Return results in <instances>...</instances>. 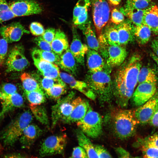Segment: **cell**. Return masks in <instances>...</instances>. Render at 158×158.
<instances>
[{
  "label": "cell",
  "mask_w": 158,
  "mask_h": 158,
  "mask_svg": "<svg viewBox=\"0 0 158 158\" xmlns=\"http://www.w3.org/2000/svg\"><path fill=\"white\" fill-rule=\"evenodd\" d=\"M149 122L152 126L158 128V102Z\"/></svg>",
  "instance_id": "f5cc1de1"
},
{
  "label": "cell",
  "mask_w": 158,
  "mask_h": 158,
  "mask_svg": "<svg viewBox=\"0 0 158 158\" xmlns=\"http://www.w3.org/2000/svg\"><path fill=\"white\" fill-rule=\"evenodd\" d=\"M75 104L70 115L64 122L66 123H77L85 116L90 107L88 102L80 97L75 98Z\"/></svg>",
  "instance_id": "d6986e66"
},
{
  "label": "cell",
  "mask_w": 158,
  "mask_h": 158,
  "mask_svg": "<svg viewBox=\"0 0 158 158\" xmlns=\"http://www.w3.org/2000/svg\"><path fill=\"white\" fill-rule=\"evenodd\" d=\"M120 45H126L132 41L134 37V27L130 23L123 21L117 27Z\"/></svg>",
  "instance_id": "4316f807"
},
{
  "label": "cell",
  "mask_w": 158,
  "mask_h": 158,
  "mask_svg": "<svg viewBox=\"0 0 158 158\" xmlns=\"http://www.w3.org/2000/svg\"><path fill=\"white\" fill-rule=\"evenodd\" d=\"M17 92V87L15 85L10 83H5L0 87V98Z\"/></svg>",
  "instance_id": "b9f144b4"
},
{
  "label": "cell",
  "mask_w": 158,
  "mask_h": 158,
  "mask_svg": "<svg viewBox=\"0 0 158 158\" xmlns=\"http://www.w3.org/2000/svg\"><path fill=\"white\" fill-rule=\"evenodd\" d=\"M76 61L69 48L60 56L58 65L69 74L75 75L77 71Z\"/></svg>",
  "instance_id": "7402d4cb"
},
{
  "label": "cell",
  "mask_w": 158,
  "mask_h": 158,
  "mask_svg": "<svg viewBox=\"0 0 158 158\" xmlns=\"http://www.w3.org/2000/svg\"><path fill=\"white\" fill-rule=\"evenodd\" d=\"M1 108L0 118H2L7 113L15 109L22 107L24 100L22 96L18 92L0 98Z\"/></svg>",
  "instance_id": "e0dca14e"
},
{
  "label": "cell",
  "mask_w": 158,
  "mask_h": 158,
  "mask_svg": "<svg viewBox=\"0 0 158 158\" xmlns=\"http://www.w3.org/2000/svg\"><path fill=\"white\" fill-rule=\"evenodd\" d=\"M29 63L25 57L22 46L17 45L11 50L6 62V71L8 72L21 71L29 66Z\"/></svg>",
  "instance_id": "9c48e42d"
},
{
  "label": "cell",
  "mask_w": 158,
  "mask_h": 158,
  "mask_svg": "<svg viewBox=\"0 0 158 158\" xmlns=\"http://www.w3.org/2000/svg\"><path fill=\"white\" fill-rule=\"evenodd\" d=\"M145 10L124 7L121 8L120 11L129 19L131 23L135 26H137L143 24V17Z\"/></svg>",
  "instance_id": "f1b7e54d"
},
{
  "label": "cell",
  "mask_w": 158,
  "mask_h": 158,
  "mask_svg": "<svg viewBox=\"0 0 158 158\" xmlns=\"http://www.w3.org/2000/svg\"><path fill=\"white\" fill-rule=\"evenodd\" d=\"M90 4V0H79L73 9V21L78 26L85 23L88 18V10Z\"/></svg>",
  "instance_id": "44dd1931"
},
{
  "label": "cell",
  "mask_w": 158,
  "mask_h": 158,
  "mask_svg": "<svg viewBox=\"0 0 158 158\" xmlns=\"http://www.w3.org/2000/svg\"><path fill=\"white\" fill-rule=\"evenodd\" d=\"M140 59L138 56L134 55L121 67L115 79V88L133 93L141 67Z\"/></svg>",
  "instance_id": "7a4b0ae2"
},
{
  "label": "cell",
  "mask_w": 158,
  "mask_h": 158,
  "mask_svg": "<svg viewBox=\"0 0 158 158\" xmlns=\"http://www.w3.org/2000/svg\"><path fill=\"white\" fill-rule=\"evenodd\" d=\"M151 47L153 53L158 57V40H153L151 42Z\"/></svg>",
  "instance_id": "db71d44e"
},
{
  "label": "cell",
  "mask_w": 158,
  "mask_h": 158,
  "mask_svg": "<svg viewBox=\"0 0 158 158\" xmlns=\"http://www.w3.org/2000/svg\"><path fill=\"white\" fill-rule=\"evenodd\" d=\"M51 45L53 51L59 56L69 48L66 35L59 29L56 30L55 37Z\"/></svg>",
  "instance_id": "d4e9b609"
},
{
  "label": "cell",
  "mask_w": 158,
  "mask_h": 158,
  "mask_svg": "<svg viewBox=\"0 0 158 158\" xmlns=\"http://www.w3.org/2000/svg\"><path fill=\"white\" fill-rule=\"evenodd\" d=\"M78 27L85 35L88 47L90 49L97 51L100 49L99 43L92 27L90 22L87 20Z\"/></svg>",
  "instance_id": "484cf974"
},
{
  "label": "cell",
  "mask_w": 158,
  "mask_h": 158,
  "mask_svg": "<svg viewBox=\"0 0 158 158\" xmlns=\"http://www.w3.org/2000/svg\"><path fill=\"white\" fill-rule=\"evenodd\" d=\"M42 133V130L38 126L30 123L24 129L19 139L22 147L30 148Z\"/></svg>",
  "instance_id": "ffe728a7"
},
{
  "label": "cell",
  "mask_w": 158,
  "mask_h": 158,
  "mask_svg": "<svg viewBox=\"0 0 158 158\" xmlns=\"http://www.w3.org/2000/svg\"><path fill=\"white\" fill-rule=\"evenodd\" d=\"M76 123L79 129L90 137L97 138L102 133V117L90 106L84 117Z\"/></svg>",
  "instance_id": "5b68a950"
},
{
  "label": "cell",
  "mask_w": 158,
  "mask_h": 158,
  "mask_svg": "<svg viewBox=\"0 0 158 158\" xmlns=\"http://www.w3.org/2000/svg\"><path fill=\"white\" fill-rule=\"evenodd\" d=\"M157 91V83H140L132 96L133 103L135 106L139 107L150 99Z\"/></svg>",
  "instance_id": "8fae6325"
},
{
  "label": "cell",
  "mask_w": 158,
  "mask_h": 158,
  "mask_svg": "<svg viewBox=\"0 0 158 158\" xmlns=\"http://www.w3.org/2000/svg\"><path fill=\"white\" fill-rule=\"evenodd\" d=\"M29 106L41 105L46 101V97L43 90L25 92Z\"/></svg>",
  "instance_id": "d6a6232c"
},
{
  "label": "cell",
  "mask_w": 158,
  "mask_h": 158,
  "mask_svg": "<svg viewBox=\"0 0 158 158\" xmlns=\"http://www.w3.org/2000/svg\"><path fill=\"white\" fill-rule=\"evenodd\" d=\"M71 157L72 158H88L84 149L80 146L73 148Z\"/></svg>",
  "instance_id": "f907efd6"
},
{
  "label": "cell",
  "mask_w": 158,
  "mask_h": 158,
  "mask_svg": "<svg viewBox=\"0 0 158 158\" xmlns=\"http://www.w3.org/2000/svg\"><path fill=\"white\" fill-rule=\"evenodd\" d=\"M34 42L43 50L53 51L51 44L44 40L41 36L37 37L34 39Z\"/></svg>",
  "instance_id": "7dc6e473"
},
{
  "label": "cell",
  "mask_w": 158,
  "mask_h": 158,
  "mask_svg": "<svg viewBox=\"0 0 158 158\" xmlns=\"http://www.w3.org/2000/svg\"><path fill=\"white\" fill-rule=\"evenodd\" d=\"M138 139L146 145L158 148V133H155L145 138Z\"/></svg>",
  "instance_id": "f6af8a7d"
},
{
  "label": "cell",
  "mask_w": 158,
  "mask_h": 158,
  "mask_svg": "<svg viewBox=\"0 0 158 158\" xmlns=\"http://www.w3.org/2000/svg\"><path fill=\"white\" fill-rule=\"evenodd\" d=\"M150 55L151 58L155 61L158 66V57L153 53H151Z\"/></svg>",
  "instance_id": "6f0895ef"
},
{
  "label": "cell",
  "mask_w": 158,
  "mask_h": 158,
  "mask_svg": "<svg viewBox=\"0 0 158 158\" xmlns=\"http://www.w3.org/2000/svg\"><path fill=\"white\" fill-rule=\"evenodd\" d=\"M68 158H72L71 157H69Z\"/></svg>",
  "instance_id": "680465c9"
},
{
  "label": "cell",
  "mask_w": 158,
  "mask_h": 158,
  "mask_svg": "<svg viewBox=\"0 0 158 158\" xmlns=\"http://www.w3.org/2000/svg\"><path fill=\"white\" fill-rule=\"evenodd\" d=\"M29 29L32 34L37 37L41 36L45 31L43 25L37 22H32L30 25Z\"/></svg>",
  "instance_id": "ee69618b"
},
{
  "label": "cell",
  "mask_w": 158,
  "mask_h": 158,
  "mask_svg": "<svg viewBox=\"0 0 158 158\" xmlns=\"http://www.w3.org/2000/svg\"><path fill=\"white\" fill-rule=\"evenodd\" d=\"M67 142L65 134L51 135L46 138L39 150L40 158L56 154L63 155Z\"/></svg>",
  "instance_id": "52a82bcc"
},
{
  "label": "cell",
  "mask_w": 158,
  "mask_h": 158,
  "mask_svg": "<svg viewBox=\"0 0 158 158\" xmlns=\"http://www.w3.org/2000/svg\"><path fill=\"white\" fill-rule=\"evenodd\" d=\"M158 102V91H157L150 99L135 111V116L138 124L149 122Z\"/></svg>",
  "instance_id": "9a60e30c"
},
{
  "label": "cell",
  "mask_w": 158,
  "mask_h": 158,
  "mask_svg": "<svg viewBox=\"0 0 158 158\" xmlns=\"http://www.w3.org/2000/svg\"><path fill=\"white\" fill-rule=\"evenodd\" d=\"M124 16L120 11L114 8L111 11L110 20L113 23L118 25L124 21Z\"/></svg>",
  "instance_id": "7bdbcfd3"
},
{
  "label": "cell",
  "mask_w": 158,
  "mask_h": 158,
  "mask_svg": "<svg viewBox=\"0 0 158 158\" xmlns=\"http://www.w3.org/2000/svg\"><path fill=\"white\" fill-rule=\"evenodd\" d=\"M76 135L80 146L85 151L88 158H99L94 145L90 139L79 129L76 131Z\"/></svg>",
  "instance_id": "83f0119b"
},
{
  "label": "cell",
  "mask_w": 158,
  "mask_h": 158,
  "mask_svg": "<svg viewBox=\"0 0 158 158\" xmlns=\"http://www.w3.org/2000/svg\"><path fill=\"white\" fill-rule=\"evenodd\" d=\"M93 21L97 33L101 34L110 18V8L107 0H90Z\"/></svg>",
  "instance_id": "ba28073f"
},
{
  "label": "cell",
  "mask_w": 158,
  "mask_h": 158,
  "mask_svg": "<svg viewBox=\"0 0 158 158\" xmlns=\"http://www.w3.org/2000/svg\"><path fill=\"white\" fill-rule=\"evenodd\" d=\"M15 16H22L41 13L43 8L35 0H15L9 4Z\"/></svg>",
  "instance_id": "30bf717a"
},
{
  "label": "cell",
  "mask_w": 158,
  "mask_h": 158,
  "mask_svg": "<svg viewBox=\"0 0 158 158\" xmlns=\"http://www.w3.org/2000/svg\"><path fill=\"white\" fill-rule=\"evenodd\" d=\"M143 24L147 26L155 34L158 35V7L152 6L144 13Z\"/></svg>",
  "instance_id": "cb8c5ba5"
},
{
  "label": "cell",
  "mask_w": 158,
  "mask_h": 158,
  "mask_svg": "<svg viewBox=\"0 0 158 158\" xmlns=\"http://www.w3.org/2000/svg\"><path fill=\"white\" fill-rule=\"evenodd\" d=\"M103 43L105 48L103 51L106 60L107 64L111 67H115L120 65L125 61L127 53L125 48L120 45L115 46L108 44L106 47L107 42L105 40Z\"/></svg>",
  "instance_id": "4fadbf2b"
},
{
  "label": "cell",
  "mask_w": 158,
  "mask_h": 158,
  "mask_svg": "<svg viewBox=\"0 0 158 158\" xmlns=\"http://www.w3.org/2000/svg\"><path fill=\"white\" fill-rule=\"evenodd\" d=\"M157 77L152 69L146 67L140 68L138 78L139 84L143 83H157Z\"/></svg>",
  "instance_id": "1f68e13d"
},
{
  "label": "cell",
  "mask_w": 158,
  "mask_h": 158,
  "mask_svg": "<svg viewBox=\"0 0 158 158\" xmlns=\"http://www.w3.org/2000/svg\"><path fill=\"white\" fill-rule=\"evenodd\" d=\"M20 78L25 92L43 90L37 80L29 73H22Z\"/></svg>",
  "instance_id": "4dcf8cb0"
},
{
  "label": "cell",
  "mask_w": 158,
  "mask_h": 158,
  "mask_svg": "<svg viewBox=\"0 0 158 158\" xmlns=\"http://www.w3.org/2000/svg\"><path fill=\"white\" fill-rule=\"evenodd\" d=\"M108 43L110 45L119 46V36L117 27L109 26L105 31L104 35Z\"/></svg>",
  "instance_id": "d590c367"
},
{
  "label": "cell",
  "mask_w": 158,
  "mask_h": 158,
  "mask_svg": "<svg viewBox=\"0 0 158 158\" xmlns=\"http://www.w3.org/2000/svg\"><path fill=\"white\" fill-rule=\"evenodd\" d=\"M115 151L117 154V158H141L133 156L129 152L120 147L115 148Z\"/></svg>",
  "instance_id": "816d5d0a"
},
{
  "label": "cell",
  "mask_w": 158,
  "mask_h": 158,
  "mask_svg": "<svg viewBox=\"0 0 158 158\" xmlns=\"http://www.w3.org/2000/svg\"><path fill=\"white\" fill-rule=\"evenodd\" d=\"M34 50L41 58L58 66L60 56L54 51H44L37 49Z\"/></svg>",
  "instance_id": "f35d334b"
},
{
  "label": "cell",
  "mask_w": 158,
  "mask_h": 158,
  "mask_svg": "<svg viewBox=\"0 0 158 158\" xmlns=\"http://www.w3.org/2000/svg\"><path fill=\"white\" fill-rule=\"evenodd\" d=\"M134 146L140 150L143 158H158V148L146 145L138 139Z\"/></svg>",
  "instance_id": "836d02e7"
},
{
  "label": "cell",
  "mask_w": 158,
  "mask_h": 158,
  "mask_svg": "<svg viewBox=\"0 0 158 158\" xmlns=\"http://www.w3.org/2000/svg\"><path fill=\"white\" fill-rule=\"evenodd\" d=\"M86 83L97 96L101 102H108L113 96V87L111 77L103 70L90 72L86 78Z\"/></svg>",
  "instance_id": "3957f363"
},
{
  "label": "cell",
  "mask_w": 158,
  "mask_h": 158,
  "mask_svg": "<svg viewBox=\"0 0 158 158\" xmlns=\"http://www.w3.org/2000/svg\"><path fill=\"white\" fill-rule=\"evenodd\" d=\"M2 158H28L19 154H12L5 156Z\"/></svg>",
  "instance_id": "11a10c76"
},
{
  "label": "cell",
  "mask_w": 158,
  "mask_h": 158,
  "mask_svg": "<svg viewBox=\"0 0 158 158\" xmlns=\"http://www.w3.org/2000/svg\"><path fill=\"white\" fill-rule=\"evenodd\" d=\"M111 117L113 131L117 138L126 139L135 135L138 124L135 111L115 109L111 112Z\"/></svg>",
  "instance_id": "6da1fadb"
},
{
  "label": "cell",
  "mask_w": 158,
  "mask_h": 158,
  "mask_svg": "<svg viewBox=\"0 0 158 158\" xmlns=\"http://www.w3.org/2000/svg\"><path fill=\"white\" fill-rule=\"evenodd\" d=\"M86 54L87 64L90 72L94 73L103 70L104 61L97 51L90 49Z\"/></svg>",
  "instance_id": "603a6c76"
},
{
  "label": "cell",
  "mask_w": 158,
  "mask_h": 158,
  "mask_svg": "<svg viewBox=\"0 0 158 158\" xmlns=\"http://www.w3.org/2000/svg\"><path fill=\"white\" fill-rule=\"evenodd\" d=\"M61 84L66 85L60 79H56L44 77L40 82V85L43 90L46 91L54 85Z\"/></svg>",
  "instance_id": "60d3db41"
},
{
  "label": "cell",
  "mask_w": 158,
  "mask_h": 158,
  "mask_svg": "<svg viewBox=\"0 0 158 158\" xmlns=\"http://www.w3.org/2000/svg\"><path fill=\"white\" fill-rule=\"evenodd\" d=\"M8 42L4 39H0V67L3 64L8 51Z\"/></svg>",
  "instance_id": "bcb514c9"
},
{
  "label": "cell",
  "mask_w": 158,
  "mask_h": 158,
  "mask_svg": "<svg viewBox=\"0 0 158 158\" xmlns=\"http://www.w3.org/2000/svg\"><path fill=\"white\" fill-rule=\"evenodd\" d=\"M94 146L99 158H113L109 152L103 146L96 145H94Z\"/></svg>",
  "instance_id": "c3c4849f"
},
{
  "label": "cell",
  "mask_w": 158,
  "mask_h": 158,
  "mask_svg": "<svg viewBox=\"0 0 158 158\" xmlns=\"http://www.w3.org/2000/svg\"><path fill=\"white\" fill-rule=\"evenodd\" d=\"M151 4V0H127L124 7L145 10L152 6Z\"/></svg>",
  "instance_id": "ab89813d"
},
{
  "label": "cell",
  "mask_w": 158,
  "mask_h": 158,
  "mask_svg": "<svg viewBox=\"0 0 158 158\" xmlns=\"http://www.w3.org/2000/svg\"><path fill=\"white\" fill-rule=\"evenodd\" d=\"M56 30L53 28H48L45 30L43 34L41 36L46 41L50 44L53 40L55 36Z\"/></svg>",
  "instance_id": "681fc988"
},
{
  "label": "cell",
  "mask_w": 158,
  "mask_h": 158,
  "mask_svg": "<svg viewBox=\"0 0 158 158\" xmlns=\"http://www.w3.org/2000/svg\"><path fill=\"white\" fill-rule=\"evenodd\" d=\"M32 120V114L29 111L23 112L13 120L1 134V139L4 146L7 147L13 146Z\"/></svg>",
  "instance_id": "277c9868"
},
{
  "label": "cell",
  "mask_w": 158,
  "mask_h": 158,
  "mask_svg": "<svg viewBox=\"0 0 158 158\" xmlns=\"http://www.w3.org/2000/svg\"><path fill=\"white\" fill-rule=\"evenodd\" d=\"M75 93L71 91L58 100L51 108L52 126L59 122L64 123L71 114L75 106Z\"/></svg>",
  "instance_id": "8992f818"
},
{
  "label": "cell",
  "mask_w": 158,
  "mask_h": 158,
  "mask_svg": "<svg viewBox=\"0 0 158 158\" xmlns=\"http://www.w3.org/2000/svg\"><path fill=\"white\" fill-rule=\"evenodd\" d=\"M32 55L34 63L44 77L53 79H60V70L58 65L41 58L34 49Z\"/></svg>",
  "instance_id": "7c38bea8"
},
{
  "label": "cell",
  "mask_w": 158,
  "mask_h": 158,
  "mask_svg": "<svg viewBox=\"0 0 158 158\" xmlns=\"http://www.w3.org/2000/svg\"><path fill=\"white\" fill-rule=\"evenodd\" d=\"M29 107L32 114L42 124L48 126L49 120L45 108L41 105Z\"/></svg>",
  "instance_id": "e575fe53"
},
{
  "label": "cell",
  "mask_w": 158,
  "mask_h": 158,
  "mask_svg": "<svg viewBox=\"0 0 158 158\" xmlns=\"http://www.w3.org/2000/svg\"><path fill=\"white\" fill-rule=\"evenodd\" d=\"M29 33L19 22H13L0 27V35L8 43L18 41L23 34Z\"/></svg>",
  "instance_id": "5bb4252c"
},
{
  "label": "cell",
  "mask_w": 158,
  "mask_h": 158,
  "mask_svg": "<svg viewBox=\"0 0 158 158\" xmlns=\"http://www.w3.org/2000/svg\"><path fill=\"white\" fill-rule=\"evenodd\" d=\"M59 76L71 88L80 92L91 100H95L96 97L95 94L86 82L76 80L72 75L63 72H60Z\"/></svg>",
  "instance_id": "2e32d148"
},
{
  "label": "cell",
  "mask_w": 158,
  "mask_h": 158,
  "mask_svg": "<svg viewBox=\"0 0 158 158\" xmlns=\"http://www.w3.org/2000/svg\"><path fill=\"white\" fill-rule=\"evenodd\" d=\"M66 92V85L59 84L55 85L45 91L49 97L58 100Z\"/></svg>",
  "instance_id": "8d00e7d4"
},
{
  "label": "cell",
  "mask_w": 158,
  "mask_h": 158,
  "mask_svg": "<svg viewBox=\"0 0 158 158\" xmlns=\"http://www.w3.org/2000/svg\"><path fill=\"white\" fill-rule=\"evenodd\" d=\"M107 1L111 5L116 6L120 4L121 0H107Z\"/></svg>",
  "instance_id": "9f6ffc18"
},
{
  "label": "cell",
  "mask_w": 158,
  "mask_h": 158,
  "mask_svg": "<svg viewBox=\"0 0 158 158\" xmlns=\"http://www.w3.org/2000/svg\"><path fill=\"white\" fill-rule=\"evenodd\" d=\"M151 31L147 25L142 24L134 27V37L141 44L147 43L150 38Z\"/></svg>",
  "instance_id": "f546056e"
},
{
  "label": "cell",
  "mask_w": 158,
  "mask_h": 158,
  "mask_svg": "<svg viewBox=\"0 0 158 158\" xmlns=\"http://www.w3.org/2000/svg\"><path fill=\"white\" fill-rule=\"evenodd\" d=\"M15 17L6 0H0V23Z\"/></svg>",
  "instance_id": "74e56055"
},
{
  "label": "cell",
  "mask_w": 158,
  "mask_h": 158,
  "mask_svg": "<svg viewBox=\"0 0 158 158\" xmlns=\"http://www.w3.org/2000/svg\"><path fill=\"white\" fill-rule=\"evenodd\" d=\"M72 31L73 37L69 49L76 61L82 64L88 50V47L81 42L75 27H73Z\"/></svg>",
  "instance_id": "ac0fdd59"
}]
</instances>
